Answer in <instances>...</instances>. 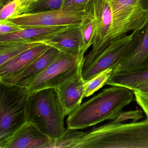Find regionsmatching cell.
Returning <instances> with one entry per match:
<instances>
[{
    "instance_id": "cell-24",
    "label": "cell",
    "mask_w": 148,
    "mask_h": 148,
    "mask_svg": "<svg viewBox=\"0 0 148 148\" xmlns=\"http://www.w3.org/2000/svg\"><path fill=\"white\" fill-rule=\"evenodd\" d=\"M19 0H14L1 8L0 21L10 19L17 15Z\"/></svg>"
},
{
    "instance_id": "cell-28",
    "label": "cell",
    "mask_w": 148,
    "mask_h": 148,
    "mask_svg": "<svg viewBox=\"0 0 148 148\" xmlns=\"http://www.w3.org/2000/svg\"><path fill=\"white\" fill-rule=\"evenodd\" d=\"M133 91L137 92L144 96H148V83L139 86Z\"/></svg>"
},
{
    "instance_id": "cell-18",
    "label": "cell",
    "mask_w": 148,
    "mask_h": 148,
    "mask_svg": "<svg viewBox=\"0 0 148 148\" xmlns=\"http://www.w3.org/2000/svg\"><path fill=\"white\" fill-rule=\"evenodd\" d=\"M40 44L28 40L0 43V66L21 53Z\"/></svg>"
},
{
    "instance_id": "cell-19",
    "label": "cell",
    "mask_w": 148,
    "mask_h": 148,
    "mask_svg": "<svg viewBox=\"0 0 148 148\" xmlns=\"http://www.w3.org/2000/svg\"><path fill=\"white\" fill-rule=\"evenodd\" d=\"M86 14L79 24L82 37V51L84 54L93 44L97 27V21L93 14L87 8Z\"/></svg>"
},
{
    "instance_id": "cell-13",
    "label": "cell",
    "mask_w": 148,
    "mask_h": 148,
    "mask_svg": "<svg viewBox=\"0 0 148 148\" xmlns=\"http://www.w3.org/2000/svg\"><path fill=\"white\" fill-rule=\"evenodd\" d=\"M53 47L60 52L83 57L82 37L80 26L71 25L59 32L53 34L40 42Z\"/></svg>"
},
{
    "instance_id": "cell-22",
    "label": "cell",
    "mask_w": 148,
    "mask_h": 148,
    "mask_svg": "<svg viewBox=\"0 0 148 148\" xmlns=\"http://www.w3.org/2000/svg\"><path fill=\"white\" fill-rule=\"evenodd\" d=\"M64 0H37L26 13L58 9L62 7Z\"/></svg>"
},
{
    "instance_id": "cell-25",
    "label": "cell",
    "mask_w": 148,
    "mask_h": 148,
    "mask_svg": "<svg viewBox=\"0 0 148 148\" xmlns=\"http://www.w3.org/2000/svg\"><path fill=\"white\" fill-rule=\"evenodd\" d=\"M23 29V27L16 25L10 20L0 21V35L13 33Z\"/></svg>"
},
{
    "instance_id": "cell-14",
    "label": "cell",
    "mask_w": 148,
    "mask_h": 148,
    "mask_svg": "<svg viewBox=\"0 0 148 148\" xmlns=\"http://www.w3.org/2000/svg\"><path fill=\"white\" fill-rule=\"evenodd\" d=\"M87 8L97 21L92 49L90 52L92 53L97 50L107 34L111 22V12L109 0H90Z\"/></svg>"
},
{
    "instance_id": "cell-6",
    "label": "cell",
    "mask_w": 148,
    "mask_h": 148,
    "mask_svg": "<svg viewBox=\"0 0 148 148\" xmlns=\"http://www.w3.org/2000/svg\"><path fill=\"white\" fill-rule=\"evenodd\" d=\"M84 56L61 52L58 57L27 87L28 93L60 86L84 68Z\"/></svg>"
},
{
    "instance_id": "cell-26",
    "label": "cell",
    "mask_w": 148,
    "mask_h": 148,
    "mask_svg": "<svg viewBox=\"0 0 148 148\" xmlns=\"http://www.w3.org/2000/svg\"><path fill=\"white\" fill-rule=\"evenodd\" d=\"M37 1V0H19V5L17 15L26 13L30 7L36 2Z\"/></svg>"
},
{
    "instance_id": "cell-10",
    "label": "cell",
    "mask_w": 148,
    "mask_h": 148,
    "mask_svg": "<svg viewBox=\"0 0 148 148\" xmlns=\"http://www.w3.org/2000/svg\"><path fill=\"white\" fill-rule=\"evenodd\" d=\"M55 142L35 124L27 121L9 138L0 143V148H53Z\"/></svg>"
},
{
    "instance_id": "cell-20",
    "label": "cell",
    "mask_w": 148,
    "mask_h": 148,
    "mask_svg": "<svg viewBox=\"0 0 148 148\" xmlns=\"http://www.w3.org/2000/svg\"><path fill=\"white\" fill-rule=\"evenodd\" d=\"M113 69H107L97 74L90 80L86 81L84 97H87L93 94L95 92L106 85L110 78Z\"/></svg>"
},
{
    "instance_id": "cell-17",
    "label": "cell",
    "mask_w": 148,
    "mask_h": 148,
    "mask_svg": "<svg viewBox=\"0 0 148 148\" xmlns=\"http://www.w3.org/2000/svg\"><path fill=\"white\" fill-rule=\"evenodd\" d=\"M146 83H148V68L111 75L106 85L123 86L134 90L138 86Z\"/></svg>"
},
{
    "instance_id": "cell-2",
    "label": "cell",
    "mask_w": 148,
    "mask_h": 148,
    "mask_svg": "<svg viewBox=\"0 0 148 148\" xmlns=\"http://www.w3.org/2000/svg\"><path fill=\"white\" fill-rule=\"evenodd\" d=\"M148 148V117L127 123H109L85 132L75 148Z\"/></svg>"
},
{
    "instance_id": "cell-4",
    "label": "cell",
    "mask_w": 148,
    "mask_h": 148,
    "mask_svg": "<svg viewBox=\"0 0 148 148\" xmlns=\"http://www.w3.org/2000/svg\"><path fill=\"white\" fill-rule=\"evenodd\" d=\"M65 117L54 89L29 94L27 121L35 124L47 136L56 139L64 134L66 130L64 126Z\"/></svg>"
},
{
    "instance_id": "cell-5",
    "label": "cell",
    "mask_w": 148,
    "mask_h": 148,
    "mask_svg": "<svg viewBox=\"0 0 148 148\" xmlns=\"http://www.w3.org/2000/svg\"><path fill=\"white\" fill-rule=\"evenodd\" d=\"M0 83V143H2L27 122L29 94L25 87Z\"/></svg>"
},
{
    "instance_id": "cell-3",
    "label": "cell",
    "mask_w": 148,
    "mask_h": 148,
    "mask_svg": "<svg viewBox=\"0 0 148 148\" xmlns=\"http://www.w3.org/2000/svg\"><path fill=\"white\" fill-rule=\"evenodd\" d=\"M111 22L106 36L93 52L85 57L84 67L90 65L112 42L141 29L148 21V8L142 0H109Z\"/></svg>"
},
{
    "instance_id": "cell-23",
    "label": "cell",
    "mask_w": 148,
    "mask_h": 148,
    "mask_svg": "<svg viewBox=\"0 0 148 148\" xmlns=\"http://www.w3.org/2000/svg\"><path fill=\"white\" fill-rule=\"evenodd\" d=\"M143 111L141 110L123 111H121L116 118L111 120L110 123H121L128 120L138 121L143 117Z\"/></svg>"
},
{
    "instance_id": "cell-7",
    "label": "cell",
    "mask_w": 148,
    "mask_h": 148,
    "mask_svg": "<svg viewBox=\"0 0 148 148\" xmlns=\"http://www.w3.org/2000/svg\"><path fill=\"white\" fill-rule=\"evenodd\" d=\"M87 6L61 7L43 12L22 14L9 20L21 27L79 25L87 13Z\"/></svg>"
},
{
    "instance_id": "cell-27",
    "label": "cell",
    "mask_w": 148,
    "mask_h": 148,
    "mask_svg": "<svg viewBox=\"0 0 148 148\" xmlns=\"http://www.w3.org/2000/svg\"><path fill=\"white\" fill-rule=\"evenodd\" d=\"M90 0H64L61 7L87 5Z\"/></svg>"
},
{
    "instance_id": "cell-30",
    "label": "cell",
    "mask_w": 148,
    "mask_h": 148,
    "mask_svg": "<svg viewBox=\"0 0 148 148\" xmlns=\"http://www.w3.org/2000/svg\"><path fill=\"white\" fill-rule=\"evenodd\" d=\"M13 1L14 0H0V7H2L3 6Z\"/></svg>"
},
{
    "instance_id": "cell-11",
    "label": "cell",
    "mask_w": 148,
    "mask_h": 148,
    "mask_svg": "<svg viewBox=\"0 0 148 148\" xmlns=\"http://www.w3.org/2000/svg\"><path fill=\"white\" fill-rule=\"evenodd\" d=\"M61 52L50 46L22 72L14 77L0 79V82L27 88L58 57Z\"/></svg>"
},
{
    "instance_id": "cell-12",
    "label": "cell",
    "mask_w": 148,
    "mask_h": 148,
    "mask_svg": "<svg viewBox=\"0 0 148 148\" xmlns=\"http://www.w3.org/2000/svg\"><path fill=\"white\" fill-rule=\"evenodd\" d=\"M83 70L82 68L76 76L54 89L65 116L77 109L84 98L86 81L82 76Z\"/></svg>"
},
{
    "instance_id": "cell-21",
    "label": "cell",
    "mask_w": 148,
    "mask_h": 148,
    "mask_svg": "<svg viewBox=\"0 0 148 148\" xmlns=\"http://www.w3.org/2000/svg\"><path fill=\"white\" fill-rule=\"evenodd\" d=\"M84 133L76 130L67 129L61 137L55 139L53 148H75Z\"/></svg>"
},
{
    "instance_id": "cell-15",
    "label": "cell",
    "mask_w": 148,
    "mask_h": 148,
    "mask_svg": "<svg viewBox=\"0 0 148 148\" xmlns=\"http://www.w3.org/2000/svg\"><path fill=\"white\" fill-rule=\"evenodd\" d=\"M50 46L41 43L14 57L0 66V79L20 73L45 51Z\"/></svg>"
},
{
    "instance_id": "cell-9",
    "label": "cell",
    "mask_w": 148,
    "mask_h": 148,
    "mask_svg": "<svg viewBox=\"0 0 148 148\" xmlns=\"http://www.w3.org/2000/svg\"><path fill=\"white\" fill-rule=\"evenodd\" d=\"M132 37V33L113 41L90 65L84 67V80L88 81L107 69H114L126 54Z\"/></svg>"
},
{
    "instance_id": "cell-8",
    "label": "cell",
    "mask_w": 148,
    "mask_h": 148,
    "mask_svg": "<svg viewBox=\"0 0 148 148\" xmlns=\"http://www.w3.org/2000/svg\"><path fill=\"white\" fill-rule=\"evenodd\" d=\"M132 33L126 54L113 69L111 75L148 68V21L141 29Z\"/></svg>"
},
{
    "instance_id": "cell-16",
    "label": "cell",
    "mask_w": 148,
    "mask_h": 148,
    "mask_svg": "<svg viewBox=\"0 0 148 148\" xmlns=\"http://www.w3.org/2000/svg\"><path fill=\"white\" fill-rule=\"evenodd\" d=\"M71 25L51 27H23L21 31L10 34L0 35V43L19 40H28L40 43L41 41L54 34L64 30Z\"/></svg>"
},
{
    "instance_id": "cell-1",
    "label": "cell",
    "mask_w": 148,
    "mask_h": 148,
    "mask_svg": "<svg viewBox=\"0 0 148 148\" xmlns=\"http://www.w3.org/2000/svg\"><path fill=\"white\" fill-rule=\"evenodd\" d=\"M134 91L111 86L81 104L67 118V128L84 129L116 118L123 108L135 99Z\"/></svg>"
},
{
    "instance_id": "cell-31",
    "label": "cell",
    "mask_w": 148,
    "mask_h": 148,
    "mask_svg": "<svg viewBox=\"0 0 148 148\" xmlns=\"http://www.w3.org/2000/svg\"><path fill=\"white\" fill-rule=\"evenodd\" d=\"M143 1H148V0H143Z\"/></svg>"
},
{
    "instance_id": "cell-29",
    "label": "cell",
    "mask_w": 148,
    "mask_h": 148,
    "mask_svg": "<svg viewBox=\"0 0 148 148\" xmlns=\"http://www.w3.org/2000/svg\"><path fill=\"white\" fill-rule=\"evenodd\" d=\"M140 106L144 112L145 113L146 117H148V103L144 102H136Z\"/></svg>"
}]
</instances>
